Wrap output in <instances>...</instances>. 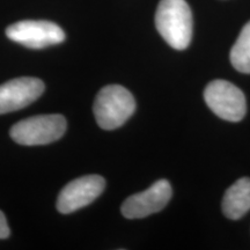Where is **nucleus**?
<instances>
[{
    "instance_id": "1",
    "label": "nucleus",
    "mask_w": 250,
    "mask_h": 250,
    "mask_svg": "<svg viewBox=\"0 0 250 250\" xmlns=\"http://www.w3.org/2000/svg\"><path fill=\"white\" fill-rule=\"evenodd\" d=\"M155 27L171 48L187 49L192 39V13L186 0H161L156 8Z\"/></svg>"
},
{
    "instance_id": "2",
    "label": "nucleus",
    "mask_w": 250,
    "mask_h": 250,
    "mask_svg": "<svg viewBox=\"0 0 250 250\" xmlns=\"http://www.w3.org/2000/svg\"><path fill=\"white\" fill-rule=\"evenodd\" d=\"M94 115L103 130H115L132 116L136 110L133 95L120 85L103 87L94 102Z\"/></svg>"
},
{
    "instance_id": "3",
    "label": "nucleus",
    "mask_w": 250,
    "mask_h": 250,
    "mask_svg": "<svg viewBox=\"0 0 250 250\" xmlns=\"http://www.w3.org/2000/svg\"><path fill=\"white\" fill-rule=\"evenodd\" d=\"M66 131V120L62 115H39L14 124L11 137L15 143L26 146L54 143Z\"/></svg>"
},
{
    "instance_id": "4",
    "label": "nucleus",
    "mask_w": 250,
    "mask_h": 250,
    "mask_svg": "<svg viewBox=\"0 0 250 250\" xmlns=\"http://www.w3.org/2000/svg\"><path fill=\"white\" fill-rule=\"evenodd\" d=\"M204 99L208 108L225 121L240 122L246 116L245 94L229 81H211L204 90Z\"/></svg>"
},
{
    "instance_id": "5",
    "label": "nucleus",
    "mask_w": 250,
    "mask_h": 250,
    "mask_svg": "<svg viewBox=\"0 0 250 250\" xmlns=\"http://www.w3.org/2000/svg\"><path fill=\"white\" fill-rule=\"evenodd\" d=\"M9 40L29 49H43L62 43L65 33L58 24L44 20H23L6 29Z\"/></svg>"
},
{
    "instance_id": "6",
    "label": "nucleus",
    "mask_w": 250,
    "mask_h": 250,
    "mask_svg": "<svg viewBox=\"0 0 250 250\" xmlns=\"http://www.w3.org/2000/svg\"><path fill=\"white\" fill-rule=\"evenodd\" d=\"M104 187L105 181L100 175H86L71 181L59 193L58 211L67 214L85 208L101 195Z\"/></svg>"
},
{
    "instance_id": "7",
    "label": "nucleus",
    "mask_w": 250,
    "mask_h": 250,
    "mask_svg": "<svg viewBox=\"0 0 250 250\" xmlns=\"http://www.w3.org/2000/svg\"><path fill=\"white\" fill-rule=\"evenodd\" d=\"M173 189L167 180H159L145 191L125 199L122 214L127 219H142L161 211L170 201Z\"/></svg>"
},
{
    "instance_id": "8",
    "label": "nucleus",
    "mask_w": 250,
    "mask_h": 250,
    "mask_svg": "<svg viewBox=\"0 0 250 250\" xmlns=\"http://www.w3.org/2000/svg\"><path fill=\"white\" fill-rule=\"evenodd\" d=\"M43 92L44 83L37 78H17L2 83L0 85V115L27 107Z\"/></svg>"
},
{
    "instance_id": "9",
    "label": "nucleus",
    "mask_w": 250,
    "mask_h": 250,
    "mask_svg": "<svg viewBox=\"0 0 250 250\" xmlns=\"http://www.w3.org/2000/svg\"><path fill=\"white\" fill-rule=\"evenodd\" d=\"M223 212L228 219L237 220L250 210V179L242 177L227 189L223 198Z\"/></svg>"
},
{
    "instance_id": "10",
    "label": "nucleus",
    "mask_w": 250,
    "mask_h": 250,
    "mask_svg": "<svg viewBox=\"0 0 250 250\" xmlns=\"http://www.w3.org/2000/svg\"><path fill=\"white\" fill-rule=\"evenodd\" d=\"M230 62L241 73H250V21L245 24L230 49Z\"/></svg>"
},
{
    "instance_id": "11",
    "label": "nucleus",
    "mask_w": 250,
    "mask_h": 250,
    "mask_svg": "<svg viewBox=\"0 0 250 250\" xmlns=\"http://www.w3.org/2000/svg\"><path fill=\"white\" fill-rule=\"evenodd\" d=\"M9 236V227L7 225L5 214L0 211V239H6Z\"/></svg>"
}]
</instances>
